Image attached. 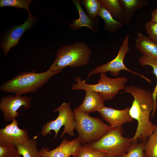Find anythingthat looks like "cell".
Returning a JSON list of instances; mask_svg holds the SVG:
<instances>
[{
    "label": "cell",
    "instance_id": "5b68a950",
    "mask_svg": "<svg viewBox=\"0 0 157 157\" xmlns=\"http://www.w3.org/2000/svg\"><path fill=\"white\" fill-rule=\"evenodd\" d=\"M124 132L122 126L111 128L98 140L83 145L106 155L119 157L125 154L133 143L131 138L123 136Z\"/></svg>",
    "mask_w": 157,
    "mask_h": 157
},
{
    "label": "cell",
    "instance_id": "5bb4252c",
    "mask_svg": "<svg viewBox=\"0 0 157 157\" xmlns=\"http://www.w3.org/2000/svg\"><path fill=\"white\" fill-rule=\"evenodd\" d=\"M79 13V17L72 21L73 23L69 22V25L72 30L76 31L83 27L89 28L92 33L97 34L99 26L100 20L97 17L93 18L87 15L84 11L81 5L79 0H72Z\"/></svg>",
    "mask_w": 157,
    "mask_h": 157
},
{
    "label": "cell",
    "instance_id": "f546056e",
    "mask_svg": "<svg viewBox=\"0 0 157 157\" xmlns=\"http://www.w3.org/2000/svg\"><path fill=\"white\" fill-rule=\"evenodd\" d=\"M104 157H113L110 155H106Z\"/></svg>",
    "mask_w": 157,
    "mask_h": 157
},
{
    "label": "cell",
    "instance_id": "8992f818",
    "mask_svg": "<svg viewBox=\"0 0 157 157\" xmlns=\"http://www.w3.org/2000/svg\"><path fill=\"white\" fill-rule=\"evenodd\" d=\"M75 81L76 83L72 85L73 90H89L99 93L103 96L105 100H112L120 90H124L128 81L125 77L111 78L107 77L105 73L100 74V78L96 84L86 83L79 77H76Z\"/></svg>",
    "mask_w": 157,
    "mask_h": 157
},
{
    "label": "cell",
    "instance_id": "7c38bea8",
    "mask_svg": "<svg viewBox=\"0 0 157 157\" xmlns=\"http://www.w3.org/2000/svg\"><path fill=\"white\" fill-rule=\"evenodd\" d=\"M36 20L30 13H28V18L24 22L13 27L7 32L1 44L4 55H7L12 47L17 45L23 34L32 27Z\"/></svg>",
    "mask_w": 157,
    "mask_h": 157
},
{
    "label": "cell",
    "instance_id": "ac0fdd59",
    "mask_svg": "<svg viewBox=\"0 0 157 157\" xmlns=\"http://www.w3.org/2000/svg\"><path fill=\"white\" fill-rule=\"evenodd\" d=\"M128 24L132 18L135 12L139 9L147 5V0H120Z\"/></svg>",
    "mask_w": 157,
    "mask_h": 157
},
{
    "label": "cell",
    "instance_id": "d6986e66",
    "mask_svg": "<svg viewBox=\"0 0 157 157\" xmlns=\"http://www.w3.org/2000/svg\"><path fill=\"white\" fill-rule=\"evenodd\" d=\"M37 136L34 137L23 143L18 145L19 154L23 157H42L37 147Z\"/></svg>",
    "mask_w": 157,
    "mask_h": 157
},
{
    "label": "cell",
    "instance_id": "4fadbf2b",
    "mask_svg": "<svg viewBox=\"0 0 157 157\" xmlns=\"http://www.w3.org/2000/svg\"><path fill=\"white\" fill-rule=\"evenodd\" d=\"M129 109L128 107L124 109L118 110L104 106L97 111L113 128L122 126L126 123L133 121L130 115Z\"/></svg>",
    "mask_w": 157,
    "mask_h": 157
},
{
    "label": "cell",
    "instance_id": "4dcf8cb0",
    "mask_svg": "<svg viewBox=\"0 0 157 157\" xmlns=\"http://www.w3.org/2000/svg\"><path fill=\"white\" fill-rule=\"evenodd\" d=\"M16 157H22V156L21 155L18 154Z\"/></svg>",
    "mask_w": 157,
    "mask_h": 157
},
{
    "label": "cell",
    "instance_id": "cb8c5ba5",
    "mask_svg": "<svg viewBox=\"0 0 157 157\" xmlns=\"http://www.w3.org/2000/svg\"><path fill=\"white\" fill-rule=\"evenodd\" d=\"M146 141H137L133 143L128 152L118 157H145L144 149Z\"/></svg>",
    "mask_w": 157,
    "mask_h": 157
},
{
    "label": "cell",
    "instance_id": "603a6c76",
    "mask_svg": "<svg viewBox=\"0 0 157 157\" xmlns=\"http://www.w3.org/2000/svg\"><path fill=\"white\" fill-rule=\"evenodd\" d=\"M80 2L85 9L89 16L93 18L98 17L101 7L99 0H81Z\"/></svg>",
    "mask_w": 157,
    "mask_h": 157
},
{
    "label": "cell",
    "instance_id": "2e32d148",
    "mask_svg": "<svg viewBox=\"0 0 157 157\" xmlns=\"http://www.w3.org/2000/svg\"><path fill=\"white\" fill-rule=\"evenodd\" d=\"M135 46L143 55L157 58V44L139 32L137 34Z\"/></svg>",
    "mask_w": 157,
    "mask_h": 157
},
{
    "label": "cell",
    "instance_id": "7402d4cb",
    "mask_svg": "<svg viewBox=\"0 0 157 157\" xmlns=\"http://www.w3.org/2000/svg\"><path fill=\"white\" fill-rule=\"evenodd\" d=\"M155 129L146 141L144 154L145 157H157V124Z\"/></svg>",
    "mask_w": 157,
    "mask_h": 157
},
{
    "label": "cell",
    "instance_id": "52a82bcc",
    "mask_svg": "<svg viewBox=\"0 0 157 157\" xmlns=\"http://www.w3.org/2000/svg\"><path fill=\"white\" fill-rule=\"evenodd\" d=\"M53 112H58V117L54 120H51L44 125L40 134L44 137L48 135L51 131L53 130L55 132L54 137L56 138L59 130L63 126H64L60 138H62L65 134L74 136V130L75 129L76 122L70 104L64 102Z\"/></svg>",
    "mask_w": 157,
    "mask_h": 157
},
{
    "label": "cell",
    "instance_id": "f1b7e54d",
    "mask_svg": "<svg viewBox=\"0 0 157 157\" xmlns=\"http://www.w3.org/2000/svg\"><path fill=\"white\" fill-rule=\"evenodd\" d=\"M150 21L157 22V7L153 11L151 14Z\"/></svg>",
    "mask_w": 157,
    "mask_h": 157
},
{
    "label": "cell",
    "instance_id": "83f0119b",
    "mask_svg": "<svg viewBox=\"0 0 157 157\" xmlns=\"http://www.w3.org/2000/svg\"><path fill=\"white\" fill-rule=\"evenodd\" d=\"M18 154L16 147L0 145V157H16Z\"/></svg>",
    "mask_w": 157,
    "mask_h": 157
},
{
    "label": "cell",
    "instance_id": "277c9868",
    "mask_svg": "<svg viewBox=\"0 0 157 157\" xmlns=\"http://www.w3.org/2000/svg\"><path fill=\"white\" fill-rule=\"evenodd\" d=\"M73 112L76 122L75 129L78 134L77 138L81 144L84 145L98 140L112 128L100 118L91 117L77 107Z\"/></svg>",
    "mask_w": 157,
    "mask_h": 157
},
{
    "label": "cell",
    "instance_id": "d4e9b609",
    "mask_svg": "<svg viewBox=\"0 0 157 157\" xmlns=\"http://www.w3.org/2000/svg\"><path fill=\"white\" fill-rule=\"evenodd\" d=\"M33 1L32 0H1L0 7L8 6L24 8L27 10L28 14L30 13L29 10V5Z\"/></svg>",
    "mask_w": 157,
    "mask_h": 157
},
{
    "label": "cell",
    "instance_id": "ffe728a7",
    "mask_svg": "<svg viewBox=\"0 0 157 157\" xmlns=\"http://www.w3.org/2000/svg\"><path fill=\"white\" fill-rule=\"evenodd\" d=\"M98 16L101 17L104 22V29L110 33H116L124 24L115 19L111 14L106 9L101 7Z\"/></svg>",
    "mask_w": 157,
    "mask_h": 157
},
{
    "label": "cell",
    "instance_id": "8fae6325",
    "mask_svg": "<svg viewBox=\"0 0 157 157\" xmlns=\"http://www.w3.org/2000/svg\"><path fill=\"white\" fill-rule=\"evenodd\" d=\"M82 146L77 137L71 141L65 138L54 149L49 151L48 147H43L40 151L42 157H77Z\"/></svg>",
    "mask_w": 157,
    "mask_h": 157
},
{
    "label": "cell",
    "instance_id": "30bf717a",
    "mask_svg": "<svg viewBox=\"0 0 157 157\" xmlns=\"http://www.w3.org/2000/svg\"><path fill=\"white\" fill-rule=\"evenodd\" d=\"M30 139L28 132L18 126L17 120L12 122L0 129V145L16 147Z\"/></svg>",
    "mask_w": 157,
    "mask_h": 157
},
{
    "label": "cell",
    "instance_id": "6da1fadb",
    "mask_svg": "<svg viewBox=\"0 0 157 157\" xmlns=\"http://www.w3.org/2000/svg\"><path fill=\"white\" fill-rule=\"evenodd\" d=\"M126 92L134 98L129 113L138 123L135 133L131 140L133 142L146 141L156 128L155 124L150 120V113L154 107L152 92L133 85L126 86L124 92Z\"/></svg>",
    "mask_w": 157,
    "mask_h": 157
},
{
    "label": "cell",
    "instance_id": "ba28073f",
    "mask_svg": "<svg viewBox=\"0 0 157 157\" xmlns=\"http://www.w3.org/2000/svg\"><path fill=\"white\" fill-rule=\"evenodd\" d=\"M129 35H127L125 37L116 57L111 61L104 64L97 66L94 69L91 70L88 74L87 78L84 80L85 82L93 74L106 73V72H110L112 75L117 76L118 75L121 71L124 70L138 75L149 83H151V81L149 78L143 75L129 69L124 63V58L130 49L129 47Z\"/></svg>",
    "mask_w": 157,
    "mask_h": 157
},
{
    "label": "cell",
    "instance_id": "e0dca14e",
    "mask_svg": "<svg viewBox=\"0 0 157 157\" xmlns=\"http://www.w3.org/2000/svg\"><path fill=\"white\" fill-rule=\"evenodd\" d=\"M101 7L107 10L113 17L126 25L125 15L120 0H99Z\"/></svg>",
    "mask_w": 157,
    "mask_h": 157
},
{
    "label": "cell",
    "instance_id": "484cf974",
    "mask_svg": "<svg viewBox=\"0 0 157 157\" xmlns=\"http://www.w3.org/2000/svg\"><path fill=\"white\" fill-rule=\"evenodd\" d=\"M106 155L104 152L92 150L83 145L77 157H104Z\"/></svg>",
    "mask_w": 157,
    "mask_h": 157
},
{
    "label": "cell",
    "instance_id": "3957f363",
    "mask_svg": "<svg viewBox=\"0 0 157 157\" xmlns=\"http://www.w3.org/2000/svg\"><path fill=\"white\" fill-rule=\"evenodd\" d=\"M92 50L85 42L78 41L64 46L58 51L54 61L47 70L63 69L69 66L77 67L88 63Z\"/></svg>",
    "mask_w": 157,
    "mask_h": 157
},
{
    "label": "cell",
    "instance_id": "4316f807",
    "mask_svg": "<svg viewBox=\"0 0 157 157\" xmlns=\"http://www.w3.org/2000/svg\"><path fill=\"white\" fill-rule=\"evenodd\" d=\"M148 37L157 44V22L149 21L145 25Z\"/></svg>",
    "mask_w": 157,
    "mask_h": 157
},
{
    "label": "cell",
    "instance_id": "44dd1931",
    "mask_svg": "<svg viewBox=\"0 0 157 157\" xmlns=\"http://www.w3.org/2000/svg\"><path fill=\"white\" fill-rule=\"evenodd\" d=\"M138 61L140 65L142 66L149 65L153 69V73L155 75L156 78V85L152 92L154 101V107L151 115L152 118L154 115L157 108V58H151L142 55L140 57Z\"/></svg>",
    "mask_w": 157,
    "mask_h": 157
},
{
    "label": "cell",
    "instance_id": "9c48e42d",
    "mask_svg": "<svg viewBox=\"0 0 157 157\" xmlns=\"http://www.w3.org/2000/svg\"><path fill=\"white\" fill-rule=\"evenodd\" d=\"M32 97L22 95L2 97L0 101V109L4 121L9 122L15 119L19 114L17 111L22 107L25 110L30 109L32 106Z\"/></svg>",
    "mask_w": 157,
    "mask_h": 157
},
{
    "label": "cell",
    "instance_id": "7a4b0ae2",
    "mask_svg": "<svg viewBox=\"0 0 157 157\" xmlns=\"http://www.w3.org/2000/svg\"><path fill=\"white\" fill-rule=\"evenodd\" d=\"M62 69L36 73L35 71L23 72L2 84L1 91L16 95L34 92L46 84L53 76Z\"/></svg>",
    "mask_w": 157,
    "mask_h": 157
},
{
    "label": "cell",
    "instance_id": "9a60e30c",
    "mask_svg": "<svg viewBox=\"0 0 157 157\" xmlns=\"http://www.w3.org/2000/svg\"><path fill=\"white\" fill-rule=\"evenodd\" d=\"M84 99L77 108L82 112L88 114L98 111L104 106L105 101L101 93L86 90Z\"/></svg>",
    "mask_w": 157,
    "mask_h": 157
}]
</instances>
